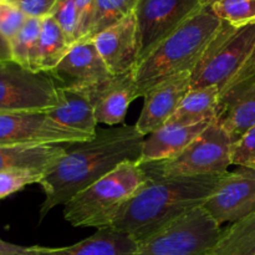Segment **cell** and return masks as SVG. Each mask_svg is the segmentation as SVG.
Masks as SVG:
<instances>
[{"label":"cell","mask_w":255,"mask_h":255,"mask_svg":"<svg viewBox=\"0 0 255 255\" xmlns=\"http://www.w3.org/2000/svg\"><path fill=\"white\" fill-rule=\"evenodd\" d=\"M75 1L77 9V34H79V41H81L87 39L91 29L95 0H75Z\"/></svg>","instance_id":"cell-32"},{"label":"cell","mask_w":255,"mask_h":255,"mask_svg":"<svg viewBox=\"0 0 255 255\" xmlns=\"http://www.w3.org/2000/svg\"><path fill=\"white\" fill-rule=\"evenodd\" d=\"M202 7L201 0H138L133 11L138 62Z\"/></svg>","instance_id":"cell-9"},{"label":"cell","mask_w":255,"mask_h":255,"mask_svg":"<svg viewBox=\"0 0 255 255\" xmlns=\"http://www.w3.org/2000/svg\"><path fill=\"white\" fill-rule=\"evenodd\" d=\"M95 99V117L97 124L121 126L132 101L138 99L133 74L112 76L99 86L90 89Z\"/></svg>","instance_id":"cell-16"},{"label":"cell","mask_w":255,"mask_h":255,"mask_svg":"<svg viewBox=\"0 0 255 255\" xmlns=\"http://www.w3.org/2000/svg\"><path fill=\"white\" fill-rule=\"evenodd\" d=\"M144 137L136 126L121 125L97 128L91 139L65 143L64 156L42 176L39 184L45 193L40 221L60 204L109 174L124 162L138 163Z\"/></svg>","instance_id":"cell-1"},{"label":"cell","mask_w":255,"mask_h":255,"mask_svg":"<svg viewBox=\"0 0 255 255\" xmlns=\"http://www.w3.org/2000/svg\"><path fill=\"white\" fill-rule=\"evenodd\" d=\"M50 16L54 17L70 44L79 41L77 34V9L75 0H57Z\"/></svg>","instance_id":"cell-28"},{"label":"cell","mask_w":255,"mask_h":255,"mask_svg":"<svg viewBox=\"0 0 255 255\" xmlns=\"http://www.w3.org/2000/svg\"><path fill=\"white\" fill-rule=\"evenodd\" d=\"M147 181L138 163L124 162L64 204L65 221L74 227L110 228L120 209Z\"/></svg>","instance_id":"cell-4"},{"label":"cell","mask_w":255,"mask_h":255,"mask_svg":"<svg viewBox=\"0 0 255 255\" xmlns=\"http://www.w3.org/2000/svg\"><path fill=\"white\" fill-rule=\"evenodd\" d=\"M114 76L132 72L138 64V36L134 12L92 39Z\"/></svg>","instance_id":"cell-15"},{"label":"cell","mask_w":255,"mask_h":255,"mask_svg":"<svg viewBox=\"0 0 255 255\" xmlns=\"http://www.w3.org/2000/svg\"><path fill=\"white\" fill-rule=\"evenodd\" d=\"M66 149L62 144H20L0 147V172L31 169L46 173Z\"/></svg>","instance_id":"cell-20"},{"label":"cell","mask_w":255,"mask_h":255,"mask_svg":"<svg viewBox=\"0 0 255 255\" xmlns=\"http://www.w3.org/2000/svg\"><path fill=\"white\" fill-rule=\"evenodd\" d=\"M226 173L203 176L148 177L124 204L110 228L138 242L181 217L202 208Z\"/></svg>","instance_id":"cell-2"},{"label":"cell","mask_w":255,"mask_h":255,"mask_svg":"<svg viewBox=\"0 0 255 255\" xmlns=\"http://www.w3.org/2000/svg\"><path fill=\"white\" fill-rule=\"evenodd\" d=\"M192 72H183L159 82L143 95V107L136 128L143 137L167 124L191 90Z\"/></svg>","instance_id":"cell-14"},{"label":"cell","mask_w":255,"mask_h":255,"mask_svg":"<svg viewBox=\"0 0 255 255\" xmlns=\"http://www.w3.org/2000/svg\"><path fill=\"white\" fill-rule=\"evenodd\" d=\"M232 164L255 171V127L233 144Z\"/></svg>","instance_id":"cell-30"},{"label":"cell","mask_w":255,"mask_h":255,"mask_svg":"<svg viewBox=\"0 0 255 255\" xmlns=\"http://www.w3.org/2000/svg\"><path fill=\"white\" fill-rule=\"evenodd\" d=\"M203 208L222 226L242 221L255 213V171L241 167L226 172L213 196Z\"/></svg>","instance_id":"cell-11"},{"label":"cell","mask_w":255,"mask_h":255,"mask_svg":"<svg viewBox=\"0 0 255 255\" xmlns=\"http://www.w3.org/2000/svg\"><path fill=\"white\" fill-rule=\"evenodd\" d=\"M57 0H14L11 1L27 17L44 19L51 14Z\"/></svg>","instance_id":"cell-31"},{"label":"cell","mask_w":255,"mask_h":255,"mask_svg":"<svg viewBox=\"0 0 255 255\" xmlns=\"http://www.w3.org/2000/svg\"><path fill=\"white\" fill-rule=\"evenodd\" d=\"M27 16L12 2L0 1V32L11 41L24 26Z\"/></svg>","instance_id":"cell-29"},{"label":"cell","mask_w":255,"mask_h":255,"mask_svg":"<svg viewBox=\"0 0 255 255\" xmlns=\"http://www.w3.org/2000/svg\"><path fill=\"white\" fill-rule=\"evenodd\" d=\"M71 44L52 16L41 19L40 32V70L50 72L69 52Z\"/></svg>","instance_id":"cell-24"},{"label":"cell","mask_w":255,"mask_h":255,"mask_svg":"<svg viewBox=\"0 0 255 255\" xmlns=\"http://www.w3.org/2000/svg\"><path fill=\"white\" fill-rule=\"evenodd\" d=\"M138 0H95L91 29L86 40L117 24L134 11Z\"/></svg>","instance_id":"cell-25"},{"label":"cell","mask_w":255,"mask_h":255,"mask_svg":"<svg viewBox=\"0 0 255 255\" xmlns=\"http://www.w3.org/2000/svg\"><path fill=\"white\" fill-rule=\"evenodd\" d=\"M56 105L46 112L55 122L74 131L95 136L97 121L91 90H74L56 85Z\"/></svg>","instance_id":"cell-17"},{"label":"cell","mask_w":255,"mask_h":255,"mask_svg":"<svg viewBox=\"0 0 255 255\" xmlns=\"http://www.w3.org/2000/svg\"><path fill=\"white\" fill-rule=\"evenodd\" d=\"M137 242L111 228L97 229L89 238L61 248L27 247L26 255H133Z\"/></svg>","instance_id":"cell-19"},{"label":"cell","mask_w":255,"mask_h":255,"mask_svg":"<svg viewBox=\"0 0 255 255\" xmlns=\"http://www.w3.org/2000/svg\"><path fill=\"white\" fill-rule=\"evenodd\" d=\"M233 142L226 129L213 120L182 152L171 158L139 164L148 177H181L218 174L232 164Z\"/></svg>","instance_id":"cell-6"},{"label":"cell","mask_w":255,"mask_h":255,"mask_svg":"<svg viewBox=\"0 0 255 255\" xmlns=\"http://www.w3.org/2000/svg\"><path fill=\"white\" fill-rule=\"evenodd\" d=\"M40 32L41 19L27 17L24 26L10 41L15 62L31 71L40 72Z\"/></svg>","instance_id":"cell-23"},{"label":"cell","mask_w":255,"mask_h":255,"mask_svg":"<svg viewBox=\"0 0 255 255\" xmlns=\"http://www.w3.org/2000/svg\"><path fill=\"white\" fill-rule=\"evenodd\" d=\"M56 84L49 72L0 61V112L47 111L56 105Z\"/></svg>","instance_id":"cell-8"},{"label":"cell","mask_w":255,"mask_h":255,"mask_svg":"<svg viewBox=\"0 0 255 255\" xmlns=\"http://www.w3.org/2000/svg\"><path fill=\"white\" fill-rule=\"evenodd\" d=\"M0 1H7V2H11V1H14V0H0Z\"/></svg>","instance_id":"cell-35"},{"label":"cell","mask_w":255,"mask_h":255,"mask_svg":"<svg viewBox=\"0 0 255 255\" xmlns=\"http://www.w3.org/2000/svg\"><path fill=\"white\" fill-rule=\"evenodd\" d=\"M94 136L55 122L45 111L0 112V147L20 144H65Z\"/></svg>","instance_id":"cell-10"},{"label":"cell","mask_w":255,"mask_h":255,"mask_svg":"<svg viewBox=\"0 0 255 255\" xmlns=\"http://www.w3.org/2000/svg\"><path fill=\"white\" fill-rule=\"evenodd\" d=\"M211 7L222 21L233 26L255 22V0H218Z\"/></svg>","instance_id":"cell-26"},{"label":"cell","mask_w":255,"mask_h":255,"mask_svg":"<svg viewBox=\"0 0 255 255\" xmlns=\"http://www.w3.org/2000/svg\"><path fill=\"white\" fill-rule=\"evenodd\" d=\"M255 72V22L223 27L192 72L191 90L216 86L219 92Z\"/></svg>","instance_id":"cell-5"},{"label":"cell","mask_w":255,"mask_h":255,"mask_svg":"<svg viewBox=\"0 0 255 255\" xmlns=\"http://www.w3.org/2000/svg\"><path fill=\"white\" fill-rule=\"evenodd\" d=\"M212 255H255V213L222 232Z\"/></svg>","instance_id":"cell-22"},{"label":"cell","mask_w":255,"mask_h":255,"mask_svg":"<svg viewBox=\"0 0 255 255\" xmlns=\"http://www.w3.org/2000/svg\"><path fill=\"white\" fill-rule=\"evenodd\" d=\"M222 232L202 207L138 242L133 255H212Z\"/></svg>","instance_id":"cell-7"},{"label":"cell","mask_w":255,"mask_h":255,"mask_svg":"<svg viewBox=\"0 0 255 255\" xmlns=\"http://www.w3.org/2000/svg\"><path fill=\"white\" fill-rule=\"evenodd\" d=\"M223 25L211 6H203L174 30L132 71L138 96L164 80L193 72Z\"/></svg>","instance_id":"cell-3"},{"label":"cell","mask_w":255,"mask_h":255,"mask_svg":"<svg viewBox=\"0 0 255 255\" xmlns=\"http://www.w3.org/2000/svg\"><path fill=\"white\" fill-rule=\"evenodd\" d=\"M12 60L11 45L10 41L0 32V61H9Z\"/></svg>","instance_id":"cell-33"},{"label":"cell","mask_w":255,"mask_h":255,"mask_svg":"<svg viewBox=\"0 0 255 255\" xmlns=\"http://www.w3.org/2000/svg\"><path fill=\"white\" fill-rule=\"evenodd\" d=\"M214 121L231 137L233 144L255 127V72L219 92Z\"/></svg>","instance_id":"cell-13"},{"label":"cell","mask_w":255,"mask_h":255,"mask_svg":"<svg viewBox=\"0 0 255 255\" xmlns=\"http://www.w3.org/2000/svg\"><path fill=\"white\" fill-rule=\"evenodd\" d=\"M44 173L31 169H7L0 172V201L16 192L21 191L24 187L32 183H39Z\"/></svg>","instance_id":"cell-27"},{"label":"cell","mask_w":255,"mask_h":255,"mask_svg":"<svg viewBox=\"0 0 255 255\" xmlns=\"http://www.w3.org/2000/svg\"><path fill=\"white\" fill-rule=\"evenodd\" d=\"M217 1H218V0H201V2L203 6H212V5Z\"/></svg>","instance_id":"cell-34"},{"label":"cell","mask_w":255,"mask_h":255,"mask_svg":"<svg viewBox=\"0 0 255 255\" xmlns=\"http://www.w3.org/2000/svg\"><path fill=\"white\" fill-rule=\"evenodd\" d=\"M219 99V89L216 86L189 90L173 116L167 122L178 125H194L214 120Z\"/></svg>","instance_id":"cell-21"},{"label":"cell","mask_w":255,"mask_h":255,"mask_svg":"<svg viewBox=\"0 0 255 255\" xmlns=\"http://www.w3.org/2000/svg\"><path fill=\"white\" fill-rule=\"evenodd\" d=\"M49 74L57 86L74 90L94 89L114 76L92 40L72 44L64 59Z\"/></svg>","instance_id":"cell-12"},{"label":"cell","mask_w":255,"mask_h":255,"mask_svg":"<svg viewBox=\"0 0 255 255\" xmlns=\"http://www.w3.org/2000/svg\"><path fill=\"white\" fill-rule=\"evenodd\" d=\"M213 120L194 125L164 124L154 132L144 137L138 164L171 158L183 151L194 141Z\"/></svg>","instance_id":"cell-18"}]
</instances>
